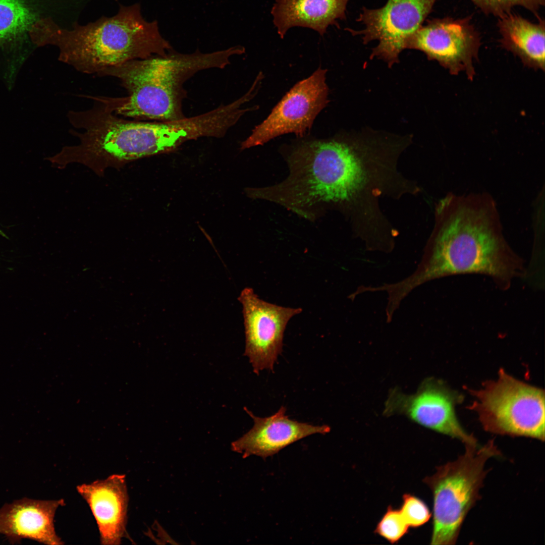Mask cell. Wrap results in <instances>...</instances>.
<instances>
[{
  "mask_svg": "<svg viewBox=\"0 0 545 545\" xmlns=\"http://www.w3.org/2000/svg\"><path fill=\"white\" fill-rule=\"evenodd\" d=\"M470 409L490 432L544 440V392L517 379L501 368L497 379L470 391Z\"/></svg>",
  "mask_w": 545,
  "mask_h": 545,
  "instance_id": "obj_6",
  "label": "cell"
},
{
  "mask_svg": "<svg viewBox=\"0 0 545 545\" xmlns=\"http://www.w3.org/2000/svg\"><path fill=\"white\" fill-rule=\"evenodd\" d=\"M437 1L388 0L379 8L363 7L357 19L363 29L348 30L360 36L364 44L377 41L371 58H378L392 66L398 61L408 40L423 25Z\"/></svg>",
  "mask_w": 545,
  "mask_h": 545,
  "instance_id": "obj_8",
  "label": "cell"
},
{
  "mask_svg": "<svg viewBox=\"0 0 545 545\" xmlns=\"http://www.w3.org/2000/svg\"><path fill=\"white\" fill-rule=\"evenodd\" d=\"M39 0H0V46L31 41L46 45L56 22L44 15Z\"/></svg>",
  "mask_w": 545,
  "mask_h": 545,
  "instance_id": "obj_16",
  "label": "cell"
},
{
  "mask_svg": "<svg viewBox=\"0 0 545 545\" xmlns=\"http://www.w3.org/2000/svg\"><path fill=\"white\" fill-rule=\"evenodd\" d=\"M245 52L241 45L207 53H183L174 48L165 55L130 61L98 74L120 80L128 96L117 97L115 113L139 121H168L184 118L185 83L198 72L224 69L231 58Z\"/></svg>",
  "mask_w": 545,
  "mask_h": 545,
  "instance_id": "obj_3",
  "label": "cell"
},
{
  "mask_svg": "<svg viewBox=\"0 0 545 545\" xmlns=\"http://www.w3.org/2000/svg\"><path fill=\"white\" fill-rule=\"evenodd\" d=\"M353 145L343 137L303 140L288 156L290 173L285 180L251 188L247 194L313 219L323 205L349 199L361 183L363 172Z\"/></svg>",
  "mask_w": 545,
  "mask_h": 545,
  "instance_id": "obj_2",
  "label": "cell"
},
{
  "mask_svg": "<svg viewBox=\"0 0 545 545\" xmlns=\"http://www.w3.org/2000/svg\"><path fill=\"white\" fill-rule=\"evenodd\" d=\"M484 13L499 18L512 11L516 7L523 8L539 17L538 11L544 6L545 0H470Z\"/></svg>",
  "mask_w": 545,
  "mask_h": 545,
  "instance_id": "obj_18",
  "label": "cell"
},
{
  "mask_svg": "<svg viewBox=\"0 0 545 545\" xmlns=\"http://www.w3.org/2000/svg\"><path fill=\"white\" fill-rule=\"evenodd\" d=\"M64 500H38L23 498L0 509V534L13 544L23 538L49 545L64 543L54 526L57 510Z\"/></svg>",
  "mask_w": 545,
  "mask_h": 545,
  "instance_id": "obj_14",
  "label": "cell"
},
{
  "mask_svg": "<svg viewBox=\"0 0 545 545\" xmlns=\"http://www.w3.org/2000/svg\"><path fill=\"white\" fill-rule=\"evenodd\" d=\"M49 44L59 60L81 73L99 74L127 62L165 55L173 47L161 35L156 21L143 17L140 5H120L117 14L72 28L58 26Z\"/></svg>",
  "mask_w": 545,
  "mask_h": 545,
  "instance_id": "obj_4",
  "label": "cell"
},
{
  "mask_svg": "<svg viewBox=\"0 0 545 545\" xmlns=\"http://www.w3.org/2000/svg\"><path fill=\"white\" fill-rule=\"evenodd\" d=\"M326 71L319 67L295 84L241 143V149L263 145L286 134L293 133L300 138L306 136L329 102Z\"/></svg>",
  "mask_w": 545,
  "mask_h": 545,
  "instance_id": "obj_7",
  "label": "cell"
},
{
  "mask_svg": "<svg viewBox=\"0 0 545 545\" xmlns=\"http://www.w3.org/2000/svg\"><path fill=\"white\" fill-rule=\"evenodd\" d=\"M349 0H275L270 13L279 36L294 27L313 29L323 36L331 25L346 19Z\"/></svg>",
  "mask_w": 545,
  "mask_h": 545,
  "instance_id": "obj_15",
  "label": "cell"
},
{
  "mask_svg": "<svg viewBox=\"0 0 545 545\" xmlns=\"http://www.w3.org/2000/svg\"><path fill=\"white\" fill-rule=\"evenodd\" d=\"M532 22L512 11L498 18L503 47L518 57L523 64L544 69V21Z\"/></svg>",
  "mask_w": 545,
  "mask_h": 545,
  "instance_id": "obj_17",
  "label": "cell"
},
{
  "mask_svg": "<svg viewBox=\"0 0 545 545\" xmlns=\"http://www.w3.org/2000/svg\"><path fill=\"white\" fill-rule=\"evenodd\" d=\"M88 504L96 520L100 543L120 544L128 537L126 530L129 496L124 474H113L106 479L77 486Z\"/></svg>",
  "mask_w": 545,
  "mask_h": 545,
  "instance_id": "obj_13",
  "label": "cell"
},
{
  "mask_svg": "<svg viewBox=\"0 0 545 545\" xmlns=\"http://www.w3.org/2000/svg\"><path fill=\"white\" fill-rule=\"evenodd\" d=\"M439 226L420 282L467 274L490 277L506 290L524 277V259L503 235L494 199L484 193L449 195L441 203Z\"/></svg>",
  "mask_w": 545,
  "mask_h": 545,
  "instance_id": "obj_1",
  "label": "cell"
},
{
  "mask_svg": "<svg viewBox=\"0 0 545 545\" xmlns=\"http://www.w3.org/2000/svg\"><path fill=\"white\" fill-rule=\"evenodd\" d=\"M409 527L400 510L389 506L377 524L375 532L394 543L407 533Z\"/></svg>",
  "mask_w": 545,
  "mask_h": 545,
  "instance_id": "obj_19",
  "label": "cell"
},
{
  "mask_svg": "<svg viewBox=\"0 0 545 545\" xmlns=\"http://www.w3.org/2000/svg\"><path fill=\"white\" fill-rule=\"evenodd\" d=\"M244 410L253 419V427L231 444V449L243 458L252 455L266 459L288 446L310 435L329 432L328 425H315L289 418L286 408L282 406L274 414L266 417L254 415L247 408Z\"/></svg>",
  "mask_w": 545,
  "mask_h": 545,
  "instance_id": "obj_12",
  "label": "cell"
},
{
  "mask_svg": "<svg viewBox=\"0 0 545 545\" xmlns=\"http://www.w3.org/2000/svg\"><path fill=\"white\" fill-rule=\"evenodd\" d=\"M481 37L470 17L435 18L422 25L409 39L407 49L424 52L457 75L464 71L470 80L475 74L473 61L477 58Z\"/></svg>",
  "mask_w": 545,
  "mask_h": 545,
  "instance_id": "obj_10",
  "label": "cell"
},
{
  "mask_svg": "<svg viewBox=\"0 0 545 545\" xmlns=\"http://www.w3.org/2000/svg\"><path fill=\"white\" fill-rule=\"evenodd\" d=\"M500 455L493 440L483 446H465L458 459L439 467L424 482L433 496L431 544H454L469 510L480 498L487 461Z\"/></svg>",
  "mask_w": 545,
  "mask_h": 545,
  "instance_id": "obj_5",
  "label": "cell"
},
{
  "mask_svg": "<svg viewBox=\"0 0 545 545\" xmlns=\"http://www.w3.org/2000/svg\"><path fill=\"white\" fill-rule=\"evenodd\" d=\"M239 301L243 306L245 334L244 355L257 374L264 369L274 371L283 350L284 333L289 320L302 312L260 299L250 288L244 289Z\"/></svg>",
  "mask_w": 545,
  "mask_h": 545,
  "instance_id": "obj_11",
  "label": "cell"
},
{
  "mask_svg": "<svg viewBox=\"0 0 545 545\" xmlns=\"http://www.w3.org/2000/svg\"><path fill=\"white\" fill-rule=\"evenodd\" d=\"M400 510L409 527L422 526L428 521L431 517L429 510L425 503L409 494L403 495Z\"/></svg>",
  "mask_w": 545,
  "mask_h": 545,
  "instance_id": "obj_20",
  "label": "cell"
},
{
  "mask_svg": "<svg viewBox=\"0 0 545 545\" xmlns=\"http://www.w3.org/2000/svg\"><path fill=\"white\" fill-rule=\"evenodd\" d=\"M462 400V396L444 382L431 378L424 380L413 394L392 390L384 412L387 415H404L422 426L458 439L465 446H479L457 417L455 408Z\"/></svg>",
  "mask_w": 545,
  "mask_h": 545,
  "instance_id": "obj_9",
  "label": "cell"
}]
</instances>
